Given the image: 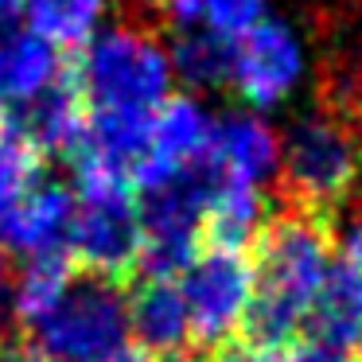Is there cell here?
Wrapping results in <instances>:
<instances>
[{
    "mask_svg": "<svg viewBox=\"0 0 362 362\" xmlns=\"http://www.w3.org/2000/svg\"><path fill=\"white\" fill-rule=\"evenodd\" d=\"M71 74L63 51L35 32H8L0 40V117L28 105Z\"/></svg>",
    "mask_w": 362,
    "mask_h": 362,
    "instance_id": "11",
    "label": "cell"
},
{
    "mask_svg": "<svg viewBox=\"0 0 362 362\" xmlns=\"http://www.w3.org/2000/svg\"><path fill=\"white\" fill-rule=\"evenodd\" d=\"M269 0H203L199 8V28L222 35V40H238L245 35L257 20H265Z\"/></svg>",
    "mask_w": 362,
    "mask_h": 362,
    "instance_id": "19",
    "label": "cell"
},
{
    "mask_svg": "<svg viewBox=\"0 0 362 362\" xmlns=\"http://www.w3.org/2000/svg\"><path fill=\"white\" fill-rule=\"evenodd\" d=\"M269 362H354V358L315 343V339H292V343L276 346V351L269 354Z\"/></svg>",
    "mask_w": 362,
    "mask_h": 362,
    "instance_id": "20",
    "label": "cell"
},
{
    "mask_svg": "<svg viewBox=\"0 0 362 362\" xmlns=\"http://www.w3.org/2000/svg\"><path fill=\"white\" fill-rule=\"evenodd\" d=\"M335 253V222L284 203L269 214L253 242V304L242 339L261 354L292 343L304 331L308 312L320 296Z\"/></svg>",
    "mask_w": 362,
    "mask_h": 362,
    "instance_id": "1",
    "label": "cell"
},
{
    "mask_svg": "<svg viewBox=\"0 0 362 362\" xmlns=\"http://www.w3.org/2000/svg\"><path fill=\"white\" fill-rule=\"evenodd\" d=\"M211 160L222 180L250 183V187L265 191V183H273L281 172V136L253 110L226 113V117H218V129H214Z\"/></svg>",
    "mask_w": 362,
    "mask_h": 362,
    "instance_id": "9",
    "label": "cell"
},
{
    "mask_svg": "<svg viewBox=\"0 0 362 362\" xmlns=\"http://www.w3.org/2000/svg\"><path fill=\"white\" fill-rule=\"evenodd\" d=\"M74 226V191L63 183L40 180L4 218H0V245L8 253L40 257V253H66Z\"/></svg>",
    "mask_w": 362,
    "mask_h": 362,
    "instance_id": "8",
    "label": "cell"
},
{
    "mask_svg": "<svg viewBox=\"0 0 362 362\" xmlns=\"http://www.w3.org/2000/svg\"><path fill=\"white\" fill-rule=\"evenodd\" d=\"M110 0H24V16L35 35L51 40L59 51L86 47V40L102 28Z\"/></svg>",
    "mask_w": 362,
    "mask_h": 362,
    "instance_id": "16",
    "label": "cell"
},
{
    "mask_svg": "<svg viewBox=\"0 0 362 362\" xmlns=\"http://www.w3.org/2000/svg\"><path fill=\"white\" fill-rule=\"evenodd\" d=\"M0 362H40L28 335H0Z\"/></svg>",
    "mask_w": 362,
    "mask_h": 362,
    "instance_id": "24",
    "label": "cell"
},
{
    "mask_svg": "<svg viewBox=\"0 0 362 362\" xmlns=\"http://www.w3.org/2000/svg\"><path fill=\"white\" fill-rule=\"evenodd\" d=\"M8 129H16L40 156H74V148L86 136V105L74 86V74H66L63 82H55L51 90H43L40 98H32L28 105L12 110L8 117H0Z\"/></svg>",
    "mask_w": 362,
    "mask_h": 362,
    "instance_id": "10",
    "label": "cell"
},
{
    "mask_svg": "<svg viewBox=\"0 0 362 362\" xmlns=\"http://www.w3.org/2000/svg\"><path fill=\"white\" fill-rule=\"evenodd\" d=\"M20 16H24V0H0V40L16 28Z\"/></svg>",
    "mask_w": 362,
    "mask_h": 362,
    "instance_id": "25",
    "label": "cell"
},
{
    "mask_svg": "<svg viewBox=\"0 0 362 362\" xmlns=\"http://www.w3.org/2000/svg\"><path fill=\"white\" fill-rule=\"evenodd\" d=\"M335 242L343 245V261H351L362 273V195L346 206V222L343 230H335Z\"/></svg>",
    "mask_w": 362,
    "mask_h": 362,
    "instance_id": "21",
    "label": "cell"
},
{
    "mask_svg": "<svg viewBox=\"0 0 362 362\" xmlns=\"http://www.w3.org/2000/svg\"><path fill=\"white\" fill-rule=\"evenodd\" d=\"M214 129H218V117L195 94L168 98L156 110V117H152L148 148H144L141 164L133 172L136 191L160 187L172 175L206 164L214 148Z\"/></svg>",
    "mask_w": 362,
    "mask_h": 362,
    "instance_id": "7",
    "label": "cell"
},
{
    "mask_svg": "<svg viewBox=\"0 0 362 362\" xmlns=\"http://www.w3.org/2000/svg\"><path fill=\"white\" fill-rule=\"evenodd\" d=\"M12 288H16V269H12L8 250L0 245V335H8V320L12 315Z\"/></svg>",
    "mask_w": 362,
    "mask_h": 362,
    "instance_id": "22",
    "label": "cell"
},
{
    "mask_svg": "<svg viewBox=\"0 0 362 362\" xmlns=\"http://www.w3.org/2000/svg\"><path fill=\"white\" fill-rule=\"evenodd\" d=\"M28 343L40 362H117L133 343L129 292L110 276L74 273L55 308L28 323Z\"/></svg>",
    "mask_w": 362,
    "mask_h": 362,
    "instance_id": "4",
    "label": "cell"
},
{
    "mask_svg": "<svg viewBox=\"0 0 362 362\" xmlns=\"http://www.w3.org/2000/svg\"><path fill=\"white\" fill-rule=\"evenodd\" d=\"M281 187L288 206L331 214L351 199L362 175V113L358 105L327 98L300 113L281 141Z\"/></svg>",
    "mask_w": 362,
    "mask_h": 362,
    "instance_id": "3",
    "label": "cell"
},
{
    "mask_svg": "<svg viewBox=\"0 0 362 362\" xmlns=\"http://www.w3.org/2000/svg\"><path fill=\"white\" fill-rule=\"evenodd\" d=\"M74 86L86 113H125L152 117L172 98V55L156 35V24L121 20L86 40L74 66Z\"/></svg>",
    "mask_w": 362,
    "mask_h": 362,
    "instance_id": "2",
    "label": "cell"
},
{
    "mask_svg": "<svg viewBox=\"0 0 362 362\" xmlns=\"http://www.w3.org/2000/svg\"><path fill=\"white\" fill-rule=\"evenodd\" d=\"M180 292L187 304L191 346L211 354L218 346L242 339L245 315L253 304V253L203 245L187 269L180 273Z\"/></svg>",
    "mask_w": 362,
    "mask_h": 362,
    "instance_id": "5",
    "label": "cell"
},
{
    "mask_svg": "<svg viewBox=\"0 0 362 362\" xmlns=\"http://www.w3.org/2000/svg\"><path fill=\"white\" fill-rule=\"evenodd\" d=\"M195 362H269V354H261L257 346H250L245 339H234V343L218 346L211 354H195Z\"/></svg>",
    "mask_w": 362,
    "mask_h": 362,
    "instance_id": "23",
    "label": "cell"
},
{
    "mask_svg": "<svg viewBox=\"0 0 362 362\" xmlns=\"http://www.w3.org/2000/svg\"><path fill=\"white\" fill-rule=\"evenodd\" d=\"M125 4H133L136 20H144V24H156V20H164V0H125Z\"/></svg>",
    "mask_w": 362,
    "mask_h": 362,
    "instance_id": "26",
    "label": "cell"
},
{
    "mask_svg": "<svg viewBox=\"0 0 362 362\" xmlns=\"http://www.w3.org/2000/svg\"><path fill=\"white\" fill-rule=\"evenodd\" d=\"M265 191L250 183L222 180L214 183V195L206 203L203 218V242L206 245H226V250H253L257 234L265 230Z\"/></svg>",
    "mask_w": 362,
    "mask_h": 362,
    "instance_id": "14",
    "label": "cell"
},
{
    "mask_svg": "<svg viewBox=\"0 0 362 362\" xmlns=\"http://www.w3.org/2000/svg\"><path fill=\"white\" fill-rule=\"evenodd\" d=\"M172 71L187 90H222L230 86V59H234V40L206 32V28H187L175 35L168 47Z\"/></svg>",
    "mask_w": 362,
    "mask_h": 362,
    "instance_id": "15",
    "label": "cell"
},
{
    "mask_svg": "<svg viewBox=\"0 0 362 362\" xmlns=\"http://www.w3.org/2000/svg\"><path fill=\"white\" fill-rule=\"evenodd\" d=\"M43 180V156L0 121V218Z\"/></svg>",
    "mask_w": 362,
    "mask_h": 362,
    "instance_id": "18",
    "label": "cell"
},
{
    "mask_svg": "<svg viewBox=\"0 0 362 362\" xmlns=\"http://www.w3.org/2000/svg\"><path fill=\"white\" fill-rule=\"evenodd\" d=\"M304 331L308 339L339 354H351V358L362 354V273L351 261H331L327 281L308 312Z\"/></svg>",
    "mask_w": 362,
    "mask_h": 362,
    "instance_id": "12",
    "label": "cell"
},
{
    "mask_svg": "<svg viewBox=\"0 0 362 362\" xmlns=\"http://www.w3.org/2000/svg\"><path fill=\"white\" fill-rule=\"evenodd\" d=\"M129 327L152 358H172V354H191V323L187 304L175 281H144L129 296Z\"/></svg>",
    "mask_w": 362,
    "mask_h": 362,
    "instance_id": "13",
    "label": "cell"
},
{
    "mask_svg": "<svg viewBox=\"0 0 362 362\" xmlns=\"http://www.w3.org/2000/svg\"><path fill=\"white\" fill-rule=\"evenodd\" d=\"M74 273H78V265L71 261V253H40V257H28L24 269L16 273V288H12V315L24 327L35 323L43 312L55 308V300L66 292Z\"/></svg>",
    "mask_w": 362,
    "mask_h": 362,
    "instance_id": "17",
    "label": "cell"
},
{
    "mask_svg": "<svg viewBox=\"0 0 362 362\" xmlns=\"http://www.w3.org/2000/svg\"><path fill=\"white\" fill-rule=\"evenodd\" d=\"M308 71V55L300 35L281 20H257L245 35L234 40L230 59V90L250 105L253 113H265L284 105L300 90Z\"/></svg>",
    "mask_w": 362,
    "mask_h": 362,
    "instance_id": "6",
    "label": "cell"
}]
</instances>
